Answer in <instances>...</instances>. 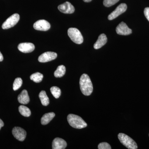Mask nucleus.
Wrapping results in <instances>:
<instances>
[{"mask_svg": "<svg viewBox=\"0 0 149 149\" xmlns=\"http://www.w3.org/2000/svg\"><path fill=\"white\" fill-rule=\"evenodd\" d=\"M80 90L83 95L89 96L93 92V85L89 76L86 74L81 75L80 80Z\"/></svg>", "mask_w": 149, "mask_h": 149, "instance_id": "f257e3e1", "label": "nucleus"}, {"mask_svg": "<svg viewBox=\"0 0 149 149\" xmlns=\"http://www.w3.org/2000/svg\"><path fill=\"white\" fill-rule=\"evenodd\" d=\"M67 120L70 125L74 128L81 129L87 126V123L83 118L76 115H68L67 116Z\"/></svg>", "mask_w": 149, "mask_h": 149, "instance_id": "f03ea898", "label": "nucleus"}, {"mask_svg": "<svg viewBox=\"0 0 149 149\" xmlns=\"http://www.w3.org/2000/svg\"><path fill=\"white\" fill-rule=\"evenodd\" d=\"M118 139L119 141L127 148L129 149H137L138 146L135 141L124 133H120L118 135Z\"/></svg>", "mask_w": 149, "mask_h": 149, "instance_id": "7ed1b4c3", "label": "nucleus"}, {"mask_svg": "<svg viewBox=\"0 0 149 149\" xmlns=\"http://www.w3.org/2000/svg\"><path fill=\"white\" fill-rule=\"evenodd\" d=\"M68 34L72 42L80 45L83 42V38L80 31L76 28H70L68 30Z\"/></svg>", "mask_w": 149, "mask_h": 149, "instance_id": "20e7f679", "label": "nucleus"}, {"mask_svg": "<svg viewBox=\"0 0 149 149\" xmlns=\"http://www.w3.org/2000/svg\"><path fill=\"white\" fill-rule=\"evenodd\" d=\"M20 17L17 13L14 14L9 17L3 23L2 27L3 29H9L15 26L19 21Z\"/></svg>", "mask_w": 149, "mask_h": 149, "instance_id": "39448f33", "label": "nucleus"}, {"mask_svg": "<svg viewBox=\"0 0 149 149\" xmlns=\"http://www.w3.org/2000/svg\"><path fill=\"white\" fill-rule=\"evenodd\" d=\"M127 8V6L126 4H120L119 6H118L109 15L108 17L109 20H111L116 18L119 15L126 11Z\"/></svg>", "mask_w": 149, "mask_h": 149, "instance_id": "423d86ee", "label": "nucleus"}, {"mask_svg": "<svg viewBox=\"0 0 149 149\" xmlns=\"http://www.w3.org/2000/svg\"><path fill=\"white\" fill-rule=\"evenodd\" d=\"M33 27L36 30L46 31L50 28L51 25L48 21L45 19H40L34 23Z\"/></svg>", "mask_w": 149, "mask_h": 149, "instance_id": "0eeeda50", "label": "nucleus"}, {"mask_svg": "<svg viewBox=\"0 0 149 149\" xmlns=\"http://www.w3.org/2000/svg\"><path fill=\"white\" fill-rule=\"evenodd\" d=\"M57 54L54 52H48L44 53L39 57L38 61L41 63H45L55 59Z\"/></svg>", "mask_w": 149, "mask_h": 149, "instance_id": "6e6552de", "label": "nucleus"}, {"mask_svg": "<svg viewBox=\"0 0 149 149\" xmlns=\"http://www.w3.org/2000/svg\"><path fill=\"white\" fill-rule=\"evenodd\" d=\"M12 133L15 138L19 141H23L27 136L26 131L23 128L19 127H15L12 130Z\"/></svg>", "mask_w": 149, "mask_h": 149, "instance_id": "1a4fd4ad", "label": "nucleus"}, {"mask_svg": "<svg viewBox=\"0 0 149 149\" xmlns=\"http://www.w3.org/2000/svg\"><path fill=\"white\" fill-rule=\"evenodd\" d=\"M117 34L121 35H128L132 33V31L123 22H120L116 28Z\"/></svg>", "mask_w": 149, "mask_h": 149, "instance_id": "9d476101", "label": "nucleus"}, {"mask_svg": "<svg viewBox=\"0 0 149 149\" xmlns=\"http://www.w3.org/2000/svg\"><path fill=\"white\" fill-rule=\"evenodd\" d=\"M19 50L24 53H29L33 52L35 50V46L34 44L31 43H22L18 46Z\"/></svg>", "mask_w": 149, "mask_h": 149, "instance_id": "9b49d317", "label": "nucleus"}, {"mask_svg": "<svg viewBox=\"0 0 149 149\" xmlns=\"http://www.w3.org/2000/svg\"><path fill=\"white\" fill-rule=\"evenodd\" d=\"M58 9L61 13L65 14L73 13L75 10L74 6L69 2H66L59 6Z\"/></svg>", "mask_w": 149, "mask_h": 149, "instance_id": "f8f14e48", "label": "nucleus"}, {"mask_svg": "<svg viewBox=\"0 0 149 149\" xmlns=\"http://www.w3.org/2000/svg\"><path fill=\"white\" fill-rule=\"evenodd\" d=\"M66 141L63 139L56 138L54 139L52 142V149H64L67 147Z\"/></svg>", "mask_w": 149, "mask_h": 149, "instance_id": "ddd939ff", "label": "nucleus"}, {"mask_svg": "<svg viewBox=\"0 0 149 149\" xmlns=\"http://www.w3.org/2000/svg\"><path fill=\"white\" fill-rule=\"evenodd\" d=\"M107 42V38L104 34H102L99 36L97 42L94 44V48L95 49H98L104 45Z\"/></svg>", "mask_w": 149, "mask_h": 149, "instance_id": "4468645a", "label": "nucleus"}, {"mask_svg": "<svg viewBox=\"0 0 149 149\" xmlns=\"http://www.w3.org/2000/svg\"><path fill=\"white\" fill-rule=\"evenodd\" d=\"M17 99L19 102L22 104H26L29 103L30 100L27 91L25 90L22 91L19 95Z\"/></svg>", "mask_w": 149, "mask_h": 149, "instance_id": "2eb2a0df", "label": "nucleus"}, {"mask_svg": "<svg viewBox=\"0 0 149 149\" xmlns=\"http://www.w3.org/2000/svg\"><path fill=\"white\" fill-rule=\"evenodd\" d=\"M55 116V114L54 112L48 113L44 114L41 118V123L43 125H47L52 120Z\"/></svg>", "mask_w": 149, "mask_h": 149, "instance_id": "dca6fc26", "label": "nucleus"}, {"mask_svg": "<svg viewBox=\"0 0 149 149\" xmlns=\"http://www.w3.org/2000/svg\"><path fill=\"white\" fill-rule=\"evenodd\" d=\"M39 97L43 105L47 106L49 104V100L45 91H42L39 94Z\"/></svg>", "mask_w": 149, "mask_h": 149, "instance_id": "f3484780", "label": "nucleus"}, {"mask_svg": "<svg viewBox=\"0 0 149 149\" xmlns=\"http://www.w3.org/2000/svg\"><path fill=\"white\" fill-rule=\"evenodd\" d=\"M66 69L65 66L63 65H59L58 67L56 70L55 71L54 75L56 77H62L65 74Z\"/></svg>", "mask_w": 149, "mask_h": 149, "instance_id": "a211bd4d", "label": "nucleus"}, {"mask_svg": "<svg viewBox=\"0 0 149 149\" xmlns=\"http://www.w3.org/2000/svg\"><path fill=\"white\" fill-rule=\"evenodd\" d=\"M19 111L20 114L25 117H29L31 115V111L27 107L20 105L19 107Z\"/></svg>", "mask_w": 149, "mask_h": 149, "instance_id": "6ab92c4d", "label": "nucleus"}, {"mask_svg": "<svg viewBox=\"0 0 149 149\" xmlns=\"http://www.w3.org/2000/svg\"><path fill=\"white\" fill-rule=\"evenodd\" d=\"M30 79L36 83L41 82L43 80V75L39 72H36L30 76Z\"/></svg>", "mask_w": 149, "mask_h": 149, "instance_id": "aec40b11", "label": "nucleus"}, {"mask_svg": "<svg viewBox=\"0 0 149 149\" xmlns=\"http://www.w3.org/2000/svg\"><path fill=\"white\" fill-rule=\"evenodd\" d=\"M50 91L56 99L58 98L61 95V91L58 87H52L51 88Z\"/></svg>", "mask_w": 149, "mask_h": 149, "instance_id": "412c9836", "label": "nucleus"}, {"mask_svg": "<svg viewBox=\"0 0 149 149\" xmlns=\"http://www.w3.org/2000/svg\"><path fill=\"white\" fill-rule=\"evenodd\" d=\"M22 84V80L20 77H17L15 80L13 84V89L14 91L18 90L21 87Z\"/></svg>", "mask_w": 149, "mask_h": 149, "instance_id": "4be33fe9", "label": "nucleus"}, {"mask_svg": "<svg viewBox=\"0 0 149 149\" xmlns=\"http://www.w3.org/2000/svg\"><path fill=\"white\" fill-rule=\"evenodd\" d=\"M119 1V0H104L103 4L107 7H110L114 5Z\"/></svg>", "mask_w": 149, "mask_h": 149, "instance_id": "5701e85b", "label": "nucleus"}, {"mask_svg": "<svg viewBox=\"0 0 149 149\" xmlns=\"http://www.w3.org/2000/svg\"><path fill=\"white\" fill-rule=\"evenodd\" d=\"M98 148L99 149H111V148L110 145L106 142L100 143L99 144Z\"/></svg>", "mask_w": 149, "mask_h": 149, "instance_id": "b1692460", "label": "nucleus"}, {"mask_svg": "<svg viewBox=\"0 0 149 149\" xmlns=\"http://www.w3.org/2000/svg\"><path fill=\"white\" fill-rule=\"evenodd\" d=\"M144 13L146 18L149 21V8L147 7L145 8Z\"/></svg>", "mask_w": 149, "mask_h": 149, "instance_id": "393cba45", "label": "nucleus"}, {"mask_svg": "<svg viewBox=\"0 0 149 149\" xmlns=\"http://www.w3.org/2000/svg\"><path fill=\"white\" fill-rule=\"evenodd\" d=\"M3 126L4 123L1 119H0V130H1V128L2 127H3Z\"/></svg>", "mask_w": 149, "mask_h": 149, "instance_id": "a878e982", "label": "nucleus"}, {"mask_svg": "<svg viewBox=\"0 0 149 149\" xmlns=\"http://www.w3.org/2000/svg\"><path fill=\"white\" fill-rule=\"evenodd\" d=\"M3 60V57L2 54L0 52V62L2 61Z\"/></svg>", "mask_w": 149, "mask_h": 149, "instance_id": "bb28decb", "label": "nucleus"}, {"mask_svg": "<svg viewBox=\"0 0 149 149\" xmlns=\"http://www.w3.org/2000/svg\"><path fill=\"white\" fill-rule=\"evenodd\" d=\"M83 1H84L85 2L89 3L90 2H91L92 0H83Z\"/></svg>", "mask_w": 149, "mask_h": 149, "instance_id": "cd10ccee", "label": "nucleus"}, {"mask_svg": "<svg viewBox=\"0 0 149 149\" xmlns=\"http://www.w3.org/2000/svg\"></svg>", "mask_w": 149, "mask_h": 149, "instance_id": "c85d7f7f", "label": "nucleus"}]
</instances>
